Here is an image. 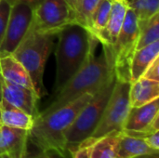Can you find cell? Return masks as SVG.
Returning <instances> with one entry per match:
<instances>
[{
	"label": "cell",
	"instance_id": "obj_1",
	"mask_svg": "<svg viewBox=\"0 0 159 158\" xmlns=\"http://www.w3.org/2000/svg\"><path fill=\"white\" fill-rule=\"evenodd\" d=\"M56 36L55 93L85 66L99 43L87 29L76 22L65 26Z\"/></svg>",
	"mask_w": 159,
	"mask_h": 158
},
{
	"label": "cell",
	"instance_id": "obj_2",
	"mask_svg": "<svg viewBox=\"0 0 159 158\" xmlns=\"http://www.w3.org/2000/svg\"><path fill=\"white\" fill-rule=\"evenodd\" d=\"M92 96L86 93L52 112L39 114L29 130L28 140L40 152L53 150L69 154L65 148V132Z\"/></svg>",
	"mask_w": 159,
	"mask_h": 158
},
{
	"label": "cell",
	"instance_id": "obj_3",
	"mask_svg": "<svg viewBox=\"0 0 159 158\" xmlns=\"http://www.w3.org/2000/svg\"><path fill=\"white\" fill-rule=\"evenodd\" d=\"M114 74V67L104 52L98 57L93 54L85 66L55 93L52 102L39 114L52 112L86 93L95 94Z\"/></svg>",
	"mask_w": 159,
	"mask_h": 158
},
{
	"label": "cell",
	"instance_id": "obj_4",
	"mask_svg": "<svg viewBox=\"0 0 159 158\" xmlns=\"http://www.w3.org/2000/svg\"><path fill=\"white\" fill-rule=\"evenodd\" d=\"M55 36L37 31L31 22L27 33L11 54L27 71L40 99L48 94L44 86V71Z\"/></svg>",
	"mask_w": 159,
	"mask_h": 158
},
{
	"label": "cell",
	"instance_id": "obj_5",
	"mask_svg": "<svg viewBox=\"0 0 159 158\" xmlns=\"http://www.w3.org/2000/svg\"><path fill=\"white\" fill-rule=\"evenodd\" d=\"M116 83L114 74L82 108L73 124L65 132V148L69 155H73L83 142L89 140L96 129L106 104Z\"/></svg>",
	"mask_w": 159,
	"mask_h": 158
},
{
	"label": "cell",
	"instance_id": "obj_6",
	"mask_svg": "<svg viewBox=\"0 0 159 158\" xmlns=\"http://www.w3.org/2000/svg\"><path fill=\"white\" fill-rule=\"evenodd\" d=\"M139 23L134 12L129 8L123 26L110 51L103 49L107 60L112 63L117 80L129 81V67L137 49Z\"/></svg>",
	"mask_w": 159,
	"mask_h": 158
},
{
	"label": "cell",
	"instance_id": "obj_7",
	"mask_svg": "<svg viewBox=\"0 0 159 158\" xmlns=\"http://www.w3.org/2000/svg\"><path fill=\"white\" fill-rule=\"evenodd\" d=\"M130 82L116 79L102 116L91 137L82 145H91L95 141L113 131H122L131 108L129 102Z\"/></svg>",
	"mask_w": 159,
	"mask_h": 158
},
{
	"label": "cell",
	"instance_id": "obj_8",
	"mask_svg": "<svg viewBox=\"0 0 159 158\" xmlns=\"http://www.w3.org/2000/svg\"><path fill=\"white\" fill-rule=\"evenodd\" d=\"M75 13L65 0H43L33 12L32 24L42 33L57 35L65 26L75 22Z\"/></svg>",
	"mask_w": 159,
	"mask_h": 158
},
{
	"label": "cell",
	"instance_id": "obj_9",
	"mask_svg": "<svg viewBox=\"0 0 159 158\" xmlns=\"http://www.w3.org/2000/svg\"><path fill=\"white\" fill-rule=\"evenodd\" d=\"M33 12L34 9L26 4L11 5L6 33L0 44V56L12 54L18 47L31 25Z\"/></svg>",
	"mask_w": 159,
	"mask_h": 158
},
{
	"label": "cell",
	"instance_id": "obj_10",
	"mask_svg": "<svg viewBox=\"0 0 159 158\" xmlns=\"http://www.w3.org/2000/svg\"><path fill=\"white\" fill-rule=\"evenodd\" d=\"M0 99L35 118L39 115L37 103L40 98L34 89L14 85L0 75Z\"/></svg>",
	"mask_w": 159,
	"mask_h": 158
},
{
	"label": "cell",
	"instance_id": "obj_11",
	"mask_svg": "<svg viewBox=\"0 0 159 158\" xmlns=\"http://www.w3.org/2000/svg\"><path fill=\"white\" fill-rule=\"evenodd\" d=\"M157 115H159V98L144 105L131 107L123 130L152 134L156 131L151 129V124Z\"/></svg>",
	"mask_w": 159,
	"mask_h": 158
},
{
	"label": "cell",
	"instance_id": "obj_12",
	"mask_svg": "<svg viewBox=\"0 0 159 158\" xmlns=\"http://www.w3.org/2000/svg\"><path fill=\"white\" fill-rule=\"evenodd\" d=\"M128 9V0L112 1L111 11L107 24L98 37V41L102 45L103 49L110 51L123 26Z\"/></svg>",
	"mask_w": 159,
	"mask_h": 158
},
{
	"label": "cell",
	"instance_id": "obj_13",
	"mask_svg": "<svg viewBox=\"0 0 159 158\" xmlns=\"http://www.w3.org/2000/svg\"><path fill=\"white\" fill-rule=\"evenodd\" d=\"M28 130L0 125V155L26 158Z\"/></svg>",
	"mask_w": 159,
	"mask_h": 158
},
{
	"label": "cell",
	"instance_id": "obj_14",
	"mask_svg": "<svg viewBox=\"0 0 159 158\" xmlns=\"http://www.w3.org/2000/svg\"><path fill=\"white\" fill-rule=\"evenodd\" d=\"M0 75L8 83L34 90L27 71L11 54L0 56Z\"/></svg>",
	"mask_w": 159,
	"mask_h": 158
},
{
	"label": "cell",
	"instance_id": "obj_15",
	"mask_svg": "<svg viewBox=\"0 0 159 158\" xmlns=\"http://www.w3.org/2000/svg\"><path fill=\"white\" fill-rule=\"evenodd\" d=\"M159 98V81L141 77L130 83L129 102L131 107L144 105Z\"/></svg>",
	"mask_w": 159,
	"mask_h": 158
},
{
	"label": "cell",
	"instance_id": "obj_16",
	"mask_svg": "<svg viewBox=\"0 0 159 158\" xmlns=\"http://www.w3.org/2000/svg\"><path fill=\"white\" fill-rule=\"evenodd\" d=\"M159 57V41L137 49L132 57L129 67V81L135 82L143 76L151 63Z\"/></svg>",
	"mask_w": 159,
	"mask_h": 158
},
{
	"label": "cell",
	"instance_id": "obj_17",
	"mask_svg": "<svg viewBox=\"0 0 159 158\" xmlns=\"http://www.w3.org/2000/svg\"><path fill=\"white\" fill-rule=\"evenodd\" d=\"M34 122V118L32 115L0 99V125L29 131Z\"/></svg>",
	"mask_w": 159,
	"mask_h": 158
},
{
	"label": "cell",
	"instance_id": "obj_18",
	"mask_svg": "<svg viewBox=\"0 0 159 158\" xmlns=\"http://www.w3.org/2000/svg\"><path fill=\"white\" fill-rule=\"evenodd\" d=\"M157 153H159V151L151 149L143 139L133 137L121 131L116 158H134L139 156Z\"/></svg>",
	"mask_w": 159,
	"mask_h": 158
},
{
	"label": "cell",
	"instance_id": "obj_19",
	"mask_svg": "<svg viewBox=\"0 0 159 158\" xmlns=\"http://www.w3.org/2000/svg\"><path fill=\"white\" fill-rule=\"evenodd\" d=\"M121 131H113L95 141L89 151V158H116Z\"/></svg>",
	"mask_w": 159,
	"mask_h": 158
},
{
	"label": "cell",
	"instance_id": "obj_20",
	"mask_svg": "<svg viewBox=\"0 0 159 158\" xmlns=\"http://www.w3.org/2000/svg\"><path fill=\"white\" fill-rule=\"evenodd\" d=\"M139 37L137 49L159 41V13L148 20L139 21ZM136 49V50H137Z\"/></svg>",
	"mask_w": 159,
	"mask_h": 158
},
{
	"label": "cell",
	"instance_id": "obj_21",
	"mask_svg": "<svg viewBox=\"0 0 159 158\" xmlns=\"http://www.w3.org/2000/svg\"><path fill=\"white\" fill-rule=\"evenodd\" d=\"M101 0H81L75 9V20L76 23L87 29L91 30L92 18Z\"/></svg>",
	"mask_w": 159,
	"mask_h": 158
},
{
	"label": "cell",
	"instance_id": "obj_22",
	"mask_svg": "<svg viewBox=\"0 0 159 158\" xmlns=\"http://www.w3.org/2000/svg\"><path fill=\"white\" fill-rule=\"evenodd\" d=\"M111 6H112L111 0H101L93 15L90 34L97 40L99 35L104 30L107 24L110 11H111Z\"/></svg>",
	"mask_w": 159,
	"mask_h": 158
},
{
	"label": "cell",
	"instance_id": "obj_23",
	"mask_svg": "<svg viewBox=\"0 0 159 158\" xmlns=\"http://www.w3.org/2000/svg\"><path fill=\"white\" fill-rule=\"evenodd\" d=\"M128 6L139 21L148 20L159 13V0H128Z\"/></svg>",
	"mask_w": 159,
	"mask_h": 158
},
{
	"label": "cell",
	"instance_id": "obj_24",
	"mask_svg": "<svg viewBox=\"0 0 159 158\" xmlns=\"http://www.w3.org/2000/svg\"><path fill=\"white\" fill-rule=\"evenodd\" d=\"M10 9L11 4H9L7 0H0V44L6 33Z\"/></svg>",
	"mask_w": 159,
	"mask_h": 158
},
{
	"label": "cell",
	"instance_id": "obj_25",
	"mask_svg": "<svg viewBox=\"0 0 159 158\" xmlns=\"http://www.w3.org/2000/svg\"><path fill=\"white\" fill-rule=\"evenodd\" d=\"M142 77H145L151 80L159 81V57L157 58L151 65L146 69Z\"/></svg>",
	"mask_w": 159,
	"mask_h": 158
},
{
	"label": "cell",
	"instance_id": "obj_26",
	"mask_svg": "<svg viewBox=\"0 0 159 158\" xmlns=\"http://www.w3.org/2000/svg\"><path fill=\"white\" fill-rule=\"evenodd\" d=\"M146 144L153 150L159 151V131H156L143 138Z\"/></svg>",
	"mask_w": 159,
	"mask_h": 158
},
{
	"label": "cell",
	"instance_id": "obj_27",
	"mask_svg": "<svg viewBox=\"0 0 159 158\" xmlns=\"http://www.w3.org/2000/svg\"><path fill=\"white\" fill-rule=\"evenodd\" d=\"M32 158H68L67 157V154H61L60 152L57 151H44V152H40V154H38L37 156H34Z\"/></svg>",
	"mask_w": 159,
	"mask_h": 158
},
{
	"label": "cell",
	"instance_id": "obj_28",
	"mask_svg": "<svg viewBox=\"0 0 159 158\" xmlns=\"http://www.w3.org/2000/svg\"><path fill=\"white\" fill-rule=\"evenodd\" d=\"M91 145H82L80 146L73 155V158H89V151H90Z\"/></svg>",
	"mask_w": 159,
	"mask_h": 158
},
{
	"label": "cell",
	"instance_id": "obj_29",
	"mask_svg": "<svg viewBox=\"0 0 159 158\" xmlns=\"http://www.w3.org/2000/svg\"><path fill=\"white\" fill-rule=\"evenodd\" d=\"M9 4H15V3H23L31 7L33 9H34L43 0H7Z\"/></svg>",
	"mask_w": 159,
	"mask_h": 158
},
{
	"label": "cell",
	"instance_id": "obj_30",
	"mask_svg": "<svg viewBox=\"0 0 159 158\" xmlns=\"http://www.w3.org/2000/svg\"><path fill=\"white\" fill-rule=\"evenodd\" d=\"M134 158H159V153L157 154H150V155H143V156H139Z\"/></svg>",
	"mask_w": 159,
	"mask_h": 158
},
{
	"label": "cell",
	"instance_id": "obj_31",
	"mask_svg": "<svg viewBox=\"0 0 159 158\" xmlns=\"http://www.w3.org/2000/svg\"><path fill=\"white\" fill-rule=\"evenodd\" d=\"M67 3H68V5L70 6V7L75 11V0H65Z\"/></svg>",
	"mask_w": 159,
	"mask_h": 158
},
{
	"label": "cell",
	"instance_id": "obj_32",
	"mask_svg": "<svg viewBox=\"0 0 159 158\" xmlns=\"http://www.w3.org/2000/svg\"><path fill=\"white\" fill-rule=\"evenodd\" d=\"M0 158H16L10 155H7V154H4V155H0Z\"/></svg>",
	"mask_w": 159,
	"mask_h": 158
},
{
	"label": "cell",
	"instance_id": "obj_33",
	"mask_svg": "<svg viewBox=\"0 0 159 158\" xmlns=\"http://www.w3.org/2000/svg\"><path fill=\"white\" fill-rule=\"evenodd\" d=\"M80 1H81V0H75V9H76V7H77V5L79 4Z\"/></svg>",
	"mask_w": 159,
	"mask_h": 158
},
{
	"label": "cell",
	"instance_id": "obj_34",
	"mask_svg": "<svg viewBox=\"0 0 159 158\" xmlns=\"http://www.w3.org/2000/svg\"><path fill=\"white\" fill-rule=\"evenodd\" d=\"M111 1H115V0H111Z\"/></svg>",
	"mask_w": 159,
	"mask_h": 158
}]
</instances>
